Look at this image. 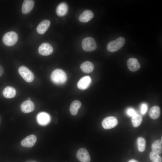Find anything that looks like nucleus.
<instances>
[{"label":"nucleus","mask_w":162,"mask_h":162,"mask_svg":"<svg viewBox=\"0 0 162 162\" xmlns=\"http://www.w3.org/2000/svg\"><path fill=\"white\" fill-rule=\"evenodd\" d=\"M50 78L52 82L57 85H62L65 83L67 79V75L62 70L57 69L52 73Z\"/></svg>","instance_id":"obj_1"},{"label":"nucleus","mask_w":162,"mask_h":162,"mask_svg":"<svg viewBox=\"0 0 162 162\" xmlns=\"http://www.w3.org/2000/svg\"><path fill=\"white\" fill-rule=\"evenodd\" d=\"M125 43V39L122 37H119L109 42L107 45V49L110 52H116L121 48Z\"/></svg>","instance_id":"obj_2"},{"label":"nucleus","mask_w":162,"mask_h":162,"mask_svg":"<svg viewBox=\"0 0 162 162\" xmlns=\"http://www.w3.org/2000/svg\"><path fill=\"white\" fill-rule=\"evenodd\" d=\"M17 34L14 31H11L6 33L3 36L2 41L4 44L8 46L14 45L18 40Z\"/></svg>","instance_id":"obj_3"},{"label":"nucleus","mask_w":162,"mask_h":162,"mask_svg":"<svg viewBox=\"0 0 162 162\" xmlns=\"http://www.w3.org/2000/svg\"><path fill=\"white\" fill-rule=\"evenodd\" d=\"M81 45L83 49L86 51H93L97 48V45L95 40L91 37H87L83 39Z\"/></svg>","instance_id":"obj_4"},{"label":"nucleus","mask_w":162,"mask_h":162,"mask_svg":"<svg viewBox=\"0 0 162 162\" xmlns=\"http://www.w3.org/2000/svg\"><path fill=\"white\" fill-rule=\"evenodd\" d=\"M18 72L23 79L27 82H31L34 80V76L33 73L25 66H20L18 69Z\"/></svg>","instance_id":"obj_5"},{"label":"nucleus","mask_w":162,"mask_h":162,"mask_svg":"<svg viewBox=\"0 0 162 162\" xmlns=\"http://www.w3.org/2000/svg\"><path fill=\"white\" fill-rule=\"evenodd\" d=\"M118 123L117 119L114 117L111 116L105 118L102 121L103 127L106 129H109L115 127Z\"/></svg>","instance_id":"obj_6"},{"label":"nucleus","mask_w":162,"mask_h":162,"mask_svg":"<svg viewBox=\"0 0 162 162\" xmlns=\"http://www.w3.org/2000/svg\"><path fill=\"white\" fill-rule=\"evenodd\" d=\"M53 49L52 46L49 44L44 43L39 46L38 51L39 53L43 56H47L51 54Z\"/></svg>","instance_id":"obj_7"},{"label":"nucleus","mask_w":162,"mask_h":162,"mask_svg":"<svg viewBox=\"0 0 162 162\" xmlns=\"http://www.w3.org/2000/svg\"><path fill=\"white\" fill-rule=\"evenodd\" d=\"M76 157L81 162H90L91 158L87 150L84 148L79 149L77 152Z\"/></svg>","instance_id":"obj_8"},{"label":"nucleus","mask_w":162,"mask_h":162,"mask_svg":"<svg viewBox=\"0 0 162 162\" xmlns=\"http://www.w3.org/2000/svg\"><path fill=\"white\" fill-rule=\"evenodd\" d=\"M38 123L40 125L44 126L48 124L50 120V117L47 113L42 112L39 113L37 116Z\"/></svg>","instance_id":"obj_9"},{"label":"nucleus","mask_w":162,"mask_h":162,"mask_svg":"<svg viewBox=\"0 0 162 162\" xmlns=\"http://www.w3.org/2000/svg\"><path fill=\"white\" fill-rule=\"evenodd\" d=\"M36 140V136L32 134L23 139L21 142V145L24 147H31L34 145Z\"/></svg>","instance_id":"obj_10"},{"label":"nucleus","mask_w":162,"mask_h":162,"mask_svg":"<svg viewBox=\"0 0 162 162\" xmlns=\"http://www.w3.org/2000/svg\"><path fill=\"white\" fill-rule=\"evenodd\" d=\"M91 82V79L89 76H85L81 78L77 83L78 87L81 90L87 88Z\"/></svg>","instance_id":"obj_11"},{"label":"nucleus","mask_w":162,"mask_h":162,"mask_svg":"<svg viewBox=\"0 0 162 162\" xmlns=\"http://www.w3.org/2000/svg\"><path fill=\"white\" fill-rule=\"evenodd\" d=\"M20 108L22 111L25 113L32 112L34 108V103L31 100H27L24 101L21 104Z\"/></svg>","instance_id":"obj_12"},{"label":"nucleus","mask_w":162,"mask_h":162,"mask_svg":"<svg viewBox=\"0 0 162 162\" xmlns=\"http://www.w3.org/2000/svg\"><path fill=\"white\" fill-rule=\"evenodd\" d=\"M128 67L130 71H135L139 69L140 65L138 60L134 58H130L127 62Z\"/></svg>","instance_id":"obj_13"},{"label":"nucleus","mask_w":162,"mask_h":162,"mask_svg":"<svg viewBox=\"0 0 162 162\" xmlns=\"http://www.w3.org/2000/svg\"><path fill=\"white\" fill-rule=\"evenodd\" d=\"M68 10V7L67 3L62 2L60 3L56 8V14L58 16H63L67 14Z\"/></svg>","instance_id":"obj_14"},{"label":"nucleus","mask_w":162,"mask_h":162,"mask_svg":"<svg viewBox=\"0 0 162 162\" xmlns=\"http://www.w3.org/2000/svg\"><path fill=\"white\" fill-rule=\"evenodd\" d=\"M34 5V2L33 0H24L22 6V13L24 14L29 13L33 9Z\"/></svg>","instance_id":"obj_15"},{"label":"nucleus","mask_w":162,"mask_h":162,"mask_svg":"<svg viewBox=\"0 0 162 162\" xmlns=\"http://www.w3.org/2000/svg\"><path fill=\"white\" fill-rule=\"evenodd\" d=\"M50 24V21L48 20L42 21L37 27V32L40 34H44L49 27Z\"/></svg>","instance_id":"obj_16"},{"label":"nucleus","mask_w":162,"mask_h":162,"mask_svg":"<svg viewBox=\"0 0 162 162\" xmlns=\"http://www.w3.org/2000/svg\"><path fill=\"white\" fill-rule=\"evenodd\" d=\"M93 16V13L91 10H86L80 15L79 19L81 22H86L91 20Z\"/></svg>","instance_id":"obj_17"},{"label":"nucleus","mask_w":162,"mask_h":162,"mask_svg":"<svg viewBox=\"0 0 162 162\" xmlns=\"http://www.w3.org/2000/svg\"><path fill=\"white\" fill-rule=\"evenodd\" d=\"M16 91L13 87L8 86L6 87L3 91V94L6 98H14L16 95Z\"/></svg>","instance_id":"obj_18"},{"label":"nucleus","mask_w":162,"mask_h":162,"mask_svg":"<svg viewBox=\"0 0 162 162\" xmlns=\"http://www.w3.org/2000/svg\"><path fill=\"white\" fill-rule=\"evenodd\" d=\"M80 68L83 72L86 73H89L93 71L94 69V66L92 62L89 61H87L81 64Z\"/></svg>","instance_id":"obj_19"},{"label":"nucleus","mask_w":162,"mask_h":162,"mask_svg":"<svg viewBox=\"0 0 162 162\" xmlns=\"http://www.w3.org/2000/svg\"><path fill=\"white\" fill-rule=\"evenodd\" d=\"M81 105V103L80 101L77 100H74L71 103L70 107V113L73 115H76Z\"/></svg>","instance_id":"obj_20"},{"label":"nucleus","mask_w":162,"mask_h":162,"mask_svg":"<svg viewBox=\"0 0 162 162\" xmlns=\"http://www.w3.org/2000/svg\"><path fill=\"white\" fill-rule=\"evenodd\" d=\"M160 107L157 106L152 107L149 111V116L152 119H156L160 115Z\"/></svg>","instance_id":"obj_21"},{"label":"nucleus","mask_w":162,"mask_h":162,"mask_svg":"<svg viewBox=\"0 0 162 162\" xmlns=\"http://www.w3.org/2000/svg\"><path fill=\"white\" fill-rule=\"evenodd\" d=\"M153 152L158 154L162 152V142L159 140H157L154 142L151 146Z\"/></svg>","instance_id":"obj_22"},{"label":"nucleus","mask_w":162,"mask_h":162,"mask_svg":"<svg viewBox=\"0 0 162 162\" xmlns=\"http://www.w3.org/2000/svg\"><path fill=\"white\" fill-rule=\"evenodd\" d=\"M142 121V117L140 114H136L132 117L131 122L134 127H137L139 126L141 124Z\"/></svg>","instance_id":"obj_23"},{"label":"nucleus","mask_w":162,"mask_h":162,"mask_svg":"<svg viewBox=\"0 0 162 162\" xmlns=\"http://www.w3.org/2000/svg\"><path fill=\"white\" fill-rule=\"evenodd\" d=\"M137 143L138 149L140 152H143L144 151L146 147V141L145 139L142 137L138 138Z\"/></svg>","instance_id":"obj_24"},{"label":"nucleus","mask_w":162,"mask_h":162,"mask_svg":"<svg viewBox=\"0 0 162 162\" xmlns=\"http://www.w3.org/2000/svg\"><path fill=\"white\" fill-rule=\"evenodd\" d=\"M149 157L152 162H162L161 157L158 154L153 151L150 153Z\"/></svg>","instance_id":"obj_25"},{"label":"nucleus","mask_w":162,"mask_h":162,"mask_svg":"<svg viewBox=\"0 0 162 162\" xmlns=\"http://www.w3.org/2000/svg\"><path fill=\"white\" fill-rule=\"evenodd\" d=\"M148 106L146 104L143 103L142 104L141 107V112L142 114H145L147 112Z\"/></svg>","instance_id":"obj_26"},{"label":"nucleus","mask_w":162,"mask_h":162,"mask_svg":"<svg viewBox=\"0 0 162 162\" xmlns=\"http://www.w3.org/2000/svg\"><path fill=\"white\" fill-rule=\"evenodd\" d=\"M127 114L129 116L133 117L137 114L133 108H129L127 111Z\"/></svg>","instance_id":"obj_27"},{"label":"nucleus","mask_w":162,"mask_h":162,"mask_svg":"<svg viewBox=\"0 0 162 162\" xmlns=\"http://www.w3.org/2000/svg\"><path fill=\"white\" fill-rule=\"evenodd\" d=\"M4 73V69L3 67L0 65V77Z\"/></svg>","instance_id":"obj_28"},{"label":"nucleus","mask_w":162,"mask_h":162,"mask_svg":"<svg viewBox=\"0 0 162 162\" xmlns=\"http://www.w3.org/2000/svg\"><path fill=\"white\" fill-rule=\"evenodd\" d=\"M128 162H139L135 159H132L129 160Z\"/></svg>","instance_id":"obj_29"},{"label":"nucleus","mask_w":162,"mask_h":162,"mask_svg":"<svg viewBox=\"0 0 162 162\" xmlns=\"http://www.w3.org/2000/svg\"><path fill=\"white\" fill-rule=\"evenodd\" d=\"M31 100V99L30 98H28V100Z\"/></svg>","instance_id":"obj_30"},{"label":"nucleus","mask_w":162,"mask_h":162,"mask_svg":"<svg viewBox=\"0 0 162 162\" xmlns=\"http://www.w3.org/2000/svg\"></svg>","instance_id":"obj_31"}]
</instances>
